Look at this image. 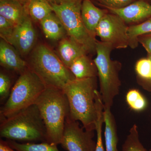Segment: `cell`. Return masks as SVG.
Segmentation results:
<instances>
[{
    "label": "cell",
    "instance_id": "cell-4",
    "mask_svg": "<svg viewBox=\"0 0 151 151\" xmlns=\"http://www.w3.org/2000/svg\"><path fill=\"white\" fill-rule=\"evenodd\" d=\"M27 65L46 86L63 90L68 83L76 79L57 55L45 45H39L34 49Z\"/></svg>",
    "mask_w": 151,
    "mask_h": 151
},
{
    "label": "cell",
    "instance_id": "cell-12",
    "mask_svg": "<svg viewBox=\"0 0 151 151\" xmlns=\"http://www.w3.org/2000/svg\"><path fill=\"white\" fill-rule=\"evenodd\" d=\"M0 64L6 69L20 74L28 68L27 63L22 59L15 48L2 39L0 41Z\"/></svg>",
    "mask_w": 151,
    "mask_h": 151
},
{
    "label": "cell",
    "instance_id": "cell-9",
    "mask_svg": "<svg viewBox=\"0 0 151 151\" xmlns=\"http://www.w3.org/2000/svg\"><path fill=\"white\" fill-rule=\"evenodd\" d=\"M94 136V131L85 129L78 121L72 120L68 115L60 145L67 151H95Z\"/></svg>",
    "mask_w": 151,
    "mask_h": 151
},
{
    "label": "cell",
    "instance_id": "cell-13",
    "mask_svg": "<svg viewBox=\"0 0 151 151\" xmlns=\"http://www.w3.org/2000/svg\"><path fill=\"white\" fill-rule=\"evenodd\" d=\"M57 50L58 56L68 68L76 60L89 53L84 46L69 37L61 40Z\"/></svg>",
    "mask_w": 151,
    "mask_h": 151
},
{
    "label": "cell",
    "instance_id": "cell-25",
    "mask_svg": "<svg viewBox=\"0 0 151 151\" xmlns=\"http://www.w3.org/2000/svg\"><path fill=\"white\" fill-rule=\"evenodd\" d=\"M12 81L9 76L3 72L0 73V101L5 103L10 94Z\"/></svg>",
    "mask_w": 151,
    "mask_h": 151
},
{
    "label": "cell",
    "instance_id": "cell-6",
    "mask_svg": "<svg viewBox=\"0 0 151 151\" xmlns=\"http://www.w3.org/2000/svg\"><path fill=\"white\" fill-rule=\"evenodd\" d=\"M46 87L40 77L28 68L20 74L0 110L1 121L35 104Z\"/></svg>",
    "mask_w": 151,
    "mask_h": 151
},
{
    "label": "cell",
    "instance_id": "cell-15",
    "mask_svg": "<svg viewBox=\"0 0 151 151\" xmlns=\"http://www.w3.org/2000/svg\"><path fill=\"white\" fill-rule=\"evenodd\" d=\"M0 16L16 26L29 15L25 6L19 1L0 0Z\"/></svg>",
    "mask_w": 151,
    "mask_h": 151
},
{
    "label": "cell",
    "instance_id": "cell-1",
    "mask_svg": "<svg viewBox=\"0 0 151 151\" xmlns=\"http://www.w3.org/2000/svg\"><path fill=\"white\" fill-rule=\"evenodd\" d=\"M35 104L46 127L47 142L60 145L65 120L69 115V104L65 93L62 89L46 86Z\"/></svg>",
    "mask_w": 151,
    "mask_h": 151
},
{
    "label": "cell",
    "instance_id": "cell-2",
    "mask_svg": "<svg viewBox=\"0 0 151 151\" xmlns=\"http://www.w3.org/2000/svg\"><path fill=\"white\" fill-rule=\"evenodd\" d=\"M97 89V77H95L75 79L63 90L68 100L69 117L81 122L86 130L95 131L97 118L95 92Z\"/></svg>",
    "mask_w": 151,
    "mask_h": 151
},
{
    "label": "cell",
    "instance_id": "cell-31",
    "mask_svg": "<svg viewBox=\"0 0 151 151\" xmlns=\"http://www.w3.org/2000/svg\"><path fill=\"white\" fill-rule=\"evenodd\" d=\"M148 58H150V60H151V55H149Z\"/></svg>",
    "mask_w": 151,
    "mask_h": 151
},
{
    "label": "cell",
    "instance_id": "cell-19",
    "mask_svg": "<svg viewBox=\"0 0 151 151\" xmlns=\"http://www.w3.org/2000/svg\"><path fill=\"white\" fill-rule=\"evenodd\" d=\"M32 20L40 22L53 12L51 4L47 0H28L24 4Z\"/></svg>",
    "mask_w": 151,
    "mask_h": 151
},
{
    "label": "cell",
    "instance_id": "cell-32",
    "mask_svg": "<svg viewBox=\"0 0 151 151\" xmlns=\"http://www.w3.org/2000/svg\"><path fill=\"white\" fill-rule=\"evenodd\" d=\"M150 151H151V149L150 150Z\"/></svg>",
    "mask_w": 151,
    "mask_h": 151
},
{
    "label": "cell",
    "instance_id": "cell-30",
    "mask_svg": "<svg viewBox=\"0 0 151 151\" xmlns=\"http://www.w3.org/2000/svg\"><path fill=\"white\" fill-rule=\"evenodd\" d=\"M0 151H16L11 147L6 141L1 140L0 142Z\"/></svg>",
    "mask_w": 151,
    "mask_h": 151
},
{
    "label": "cell",
    "instance_id": "cell-28",
    "mask_svg": "<svg viewBox=\"0 0 151 151\" xmlns=\"http://www.w3.org/2000/svg\"><path fill=\"white\" fill-rule=\"evenodd\" d=\"M138 42L145 49L149 55H151V33L139 37Z\"/></svg>",
    "mask_w": 151,
    "mask_h": 151
},
{
    "label": "cell",
    "instance_id": "cell-26",
    "mask_svg": "<svg viewBox=\"0 0 151 151\" xmlns=\"http://www.w3.org/2000/svg\"><path fill=\"white\" fill-rule=\"evenodd\" d=\"M16 26L4 17L0 16V35L2 39L7 41L15 29Z\"/></svg>",
    "mask_w": 151,
    "mask_h": 151
},
{
    "label": "cell",
    "instance_id": "cell-10",
    "mask_svg": "<svg viewBox=\"0 0 151 151\" xmlns=\"http://www.w3.org/2000/svg\"><path fill=\"white\" fill-rule=\"evenodd\" d=\"M36 39L32 20L28 16L16 26L12 35L6 42L14 46L20 55H25L32 49Z\"/></svg>",
    "mask_w": 151,
    "mask_h": 151
},
{
    "label": "cell",
    "instance_id": "cell-29",
    "mask_svg": "<svg viewBox=\"0 0 151 151\" xmlns=\"http://www.w3.org/2000/svg\"><path fill=\"white\" fill-rule=\"evenodd\" d=\"M21 2L24 4L28 0H17ZM50 3L57 4H65V3L70 2L75 0H47Z\"/></svg>",
    "mask_w": 151,
    "mask_h": 151
},
{
    "label": "cell",
    "instance_id": "cell-27",
    "mask_svg": "<svg viewBox=\"0 0 151 151\" xmlns=\"http://www.w3.org/2000/svg\"><path fill=\"white\" fill-rule=\"evenodd\" d=\"M106 8L120 9L127 6L134 0H98Z\"/></svg>",
    "mask_w": 151,
    "mask_h": 151
},
{
    "label": "cell",
    "instance_id": "cell-18",
    "mask_svg": "<svg viewBox=\"0 0 151 151\" xmlns=\"http://www.w3.org/2000/svg\"><path fill=\"white\" fill-rule=\"evenodd\" d=\"M40 24L45 37L51 40H61L67 34L62 22L54 12L42 20Z\"/></svg>",
    "mask_w": 151,
    "mask_h": 151
},
{
    "label": "cell",
    "instance_id": "cell-22",
    "mask_svg": "<svg viewBox=\"0 0 151 151\" xmlns=\"http://www.w3.org/2000/svg\"><path fill=\"white\" fill-rule=\"evenodd\" d=\"M122 151H147L140 141L137 126L134 124L129 131V134L122 147Z\"/></svg>",
    "mask_w": 151,
    "mask_h": 151
},
{
    "label": "cell",
    "instance_id": "cell-24",
    "mask_svg": "<svg viewBox=\"0 0 151 151\" xmlns=\"http://www.w3.org/2000/svg\"><path fill=\"white\" fill-rule=\"evenodd\" d=\"M135 70L140 78L151 81V60L149 58L138 60Z\"/></svg>",
    "mask_w": 151,
    "mask_h": 151
},
{
    "label": "cell",
    "instance_id": "cell-14",
    "mask_svg": "<svg viewBox=\"0 0 151 151\" xmlns=\"http://www.w3.org/2000/svg\"><path fill=\"white\" fill-rule=\"evenodd\" d=\"M105 10L97 7L90 0H82L81 17L86 29L92 37L95 38L96 29L104 15Z\"/></svg>",
    "mask_w": 151,
    "mask_h": 151
},
{
    "label": "cell",
    "instance_id": "cell-33",
    "mask_svg": "<svg viewBox=\"0 0 151 151\" xmlns=\"http://www.w3.org/2000/svg\"></svg>",
    "mask_w": 151,
    "mask_h": 151
},
{
    "label": "cell",
    "instance_id": "cell-21",
    "mask_svg": "<svg viewBox=\"0 0 151 151\" xmlns=\"http://www.w3.org/2000/svg\"><path fill=\"white\" fill-rule=\"evenodd\" d=\"M151 33V18L142 23L129 27L128 35L129 46L134 48L138 46V38Z\"/></svg>",
    "mask_w": 151,
    "mask_h": 151
},
{
    "label": "cell",
    "instance_id": "cell-17",
    "mask_svg": "<svg viewBox=\"0 0 151 151\" xmlns=\"http://www.w3.org/2000/svg\"><path fill=\"white\" fill-rule=\"evenodd\" d=\"M69 69L76 79H84L98 76L97 67L94 60H92L87 55L76 60Z\"/></svg>",
    "mask_w": 151,
    "mask_h": 151
},
{
    "label": "cell",
    "instance_id": "cell-8",
    "mask_svg": "<svg viewBox=\"0 0 151 151\" xmlns=\"http://www.w3.org/2000/svg\"><path fill=\"white\" fill-rule=\"evenodd\" d=\"M129 27L119 16L106 13L96 29V36L101 41L112 45L114 48L124 49L129 46Z\"/></svg>",
    "mask_w": 151,
    "mask_h": 151
},
{
    "label": "cell",
    "instance_id": "cell-20",
    "mask_svg": "<svg viewBox=\"0 0 151 151\" xmlns=\"http://www.w3.org/2000/svg\"><path fill=\"white\" fill-rule=\"evenodd\" d=\"M6 142L11 147L16 151H60L57 145L47 142L21 143L8 140Z\"/></svg>",
    "mask_w": 151,
    "mask_h": 151
},
{
    "label": "cell",
    "instance_id": "cell-11",
    "mask_svg": "<svg viewBox=\"0 0 151 151\" xmlns=\"http://www.w3.org/2000/svg\"><path fill=\"white\" fill-rule=\"evenodd\" d=\"M106 9L126 24L137 23L151 17V5L143 0L135 1L122 8Z\"/></svg>",
    "mask_w": 151,
    "mask_h": 151
},
{
    "label": "cell",
    "instance_id": "cell-23",
    "mask_svg": "<svg viewBox=\"0 0 151 151\" xmlns=\"http://www.w3.org/2000/svg\"><path fill=\"white\" fill-rule=\"evenodd\" d=\"M126 100L130 108L134 111H142L147 106L146 99L137 89H131L127 92Z\"/></svg>",
    "mask_w": 151,
    "mask_h": 151
},
{
    "label": "cell",
    "instance_id": "cell-7",
    "mask_svg": "<svg viewBox=\"0 0 151 151\" xmlns=\"http://www.w3.org/2000/svg\"><path fill=\"white\" fill-rule=\"evenodd\" d=\"M82 0L57 4L50 3L53 12L62 22L68 37L86 49L88 53L96 52L97 40L86 29L81 17Z\"/></svg>",
    "mask_w": 151,
    "mask_h": 151
},
{
    "label": "cell",
    "instance_id": "cell-16",
    "mask_svg": "<svg viewBox=\"0 0 151 151\" xmlns=\"http://www.w3.org/2000/svg\"><path fill=\"white\" fill-rule=\"evenodd\" d=\"M104 120L105 151H119L117 126L111 108H104Z\"/></svg>",
    "mask_w": 151,
    "mask_h": 151
},
{
    "label": "cell",
    "instance_id": "cell-5",
    "mask_svg": "<svg viewBox=\"0 0 151 151\" xmlns=\"http://www.w3.org/2000/svg\"><path fill=\"white\" fill-rule=\"evenodd\" d=\"M114 47L110 44L97 41L96 57L94 60L100 82V93L104 108H111L114 98L119 94L121 81L119 72L122 64L111 59V52Z\"/></svg>",
    "mask_w": 151,
    "mask_h": 151
},
{
    "label": "cell",
    "instance_id": "cell-3",
    "mask_svg": "<svg viewBox=\"0 0 151 151\" xmlns=\"http://www.w3.org/2000/svg\"><path fill=\"white\" fill-rule=\"evenodd\" d=\"M0 136L8 140L32 142L47 141V131L35 104L1 121Z\"/></svg>",
    "mask_w": 151,
    "mask_h": 151
}]
</instances>
